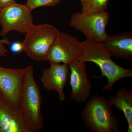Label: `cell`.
<instances>
[{
	"label": "cell",
	"mask_w": 132,
	"mask_h": 132,
	"mask_svg": "<svg viewBox=\"0 0 132 132\" xmlns=\"http://www.w3.org/2000/svg\"><path fill=\"white\" fill-rule=\"evenodd\" d=\"M25 73L19 110V115L29 132H39L44 120L41 111L42 98L34 76V68L29 65Z\"/></svg>",
	"instance_id": "cell-1"
},
{
	"label": "cell",
	"mask_w": 132,
	"mask_h": 132,
	"mask_svg": "<svg viewBox=\"0 0 132 132\" xmlns=\"http://www.w3.org/2000/svg\"><path fill=\"white\" fill-rule=\"evenodd\" d=\"M81 45L83 51L80 61L85 63L90 62L96 64L101 72L100 77L105 76L107 79V83L103 87L102 90L110 91L118 81L132 78V69L124 68L115 63L102 43L86 39L81 42Z\"/></svg>",
	"instance_id": "cell-2"
},
{
	"label": "cell",
	"mask_w": 132,
	"mask_h": 132,
	"mask_svg": "<svg viewBox=\"0 0 132 132\" xmlns=\"http://www.w3.org/2000/svg\"><path fill=\"white\" fill-rule=\"evenodd\" d=\"M109 101L101 95L93 96L87 102L81 116L90 132H120V123L114 114Z\"/></svg>",
	"instance_id": "cell-3"
},
{
	"label": "cell",
	"mask_w": 132,
	"mask_h": 132,
	"mask_svg": "<svg viewBox=\"0 0 132 132\" xmlns=\"http://www.w3.org/2000/svg\"><path fill=\"white\" fill-rule=\"evenodd\" d=\"M60 32L55 26L44 24L35 25L26 34L24 51L33 60L47 61L50 50Z\"/></svg>",
	"instance_id": "cell-4"
},
{
	"label": "cell",
	"mask_w": 132,
	"mask_h": 132,
	"mask_svg": "<svg viewBox=\"0 0 132 132\" xmlns=\"http://www.w3.org/2000/svg\"><path fill=\"white\" fill-rule=\"evenodd\" d=\"M110 16L106 10L92 14L74 13L70 18V26L82 33L86 39L102 43L108 36L106 27Z\"/></svg>",
	"instance_id": "cell-5"
},
{
	"label": "cell",
	"mask_w": 132,
	"mask_h": 132,
	"mask_svg": "<svg viewBox=\"0 0 132 132\" xmlns=\"http://www.w3.org/2000/svg\"><path fill=\"white\" fill-rule=\"evenodd\" d=\"M31 12L26 5L16 3L0 10L1 36L12 31L26 34L30 31L35 25Z\"/></svg>",
	"instance_id": "cell-6"
},
{
	"label": "cell",
	"mask_w": 132,
	"mask_h": 132,
	"mask_svg": "<svg viewBox=\"0 0 132 132\" xmlns=\"http://www.w3.org/2000/svg\"><path fill=\"white\" fill-rule=\"evenodd\" d=\"M82 51L81 42L75 37L60 32L50 50L47 61L70 65L80 61Z\"/></svg>",
	"instance_id": "cell-7"
},
{
	"label": "cell",
	"mask_w": 132,
	"mask_h": 132,
	"mask_svg": "<svg viewBox=\"0 0 132 132\" xmlns=\"http://www.w3.org/2000/svg\"><path fill=\"white\" fill-rule=\"evenodd\" d=\"M25 73V68L0 66V93L8 105L18 112Z\"/></svg>",
	"instance_id": "cell-8"
},
{
	"label": "cell",
	"mask_w": 132,
	"mask_h": 132,
	"mask_svg": "<svg viewBox=\"0 0 132 132\" xmlns=\"http://www.w3.org/2000/svg\"><path fill=\"white\" fill-rule=\"evenodd\" d=\"M69 67L71 98L76 102L84 103L90 97L93 87L88 79L86 64L79 61Z\"/></svg>",
	"instance_id": "cell-9"
},
{
	"label": "cell",
	"mask_w": 132,
	"mask_h": 132,
	"mask_svg": "<svg viewBox=\"0 0 132 132\" xmlns=\"http://www.w3.org/2000/svg\"><path fill=\"white\" fill-rule=\"evenodd\" d=\"M50 64L49 68H45L43 71L41 81L47 91H56L59 101L63 102L66 98L64 89L69 75V65L57 63Z\"/></svg>",
	"instance_id": "cell-10"
},
{
	"label": "cell",
	"mask_w": 132,
	"mask_h": 132,
	"mask_svg": "<svg viewBox=\"0 0 132 132\" xmlns=\"http://www.w3.org/2000/svg\"><path fill=\"white\" fill-rule=\"evenodd\" d=\"M102 44L111 56L126 61H132V33L131 32L108 35Z\"/></svg>",
	"instance_id": "cell-11"
},
{
	"label": "cell",
	"mask_w": 132,
	"mask_h": 132,
	"mask_svg": "<svg viewBox=\"0 0 132 132\" xmlns=\"http://www.w3.org/2000/svg\"><path fill=\"white\" fill-rule=\"evenodd\" d=\"M0 132H29L19 112L8 105L0 95Z\"/></svg>",
	"instance_id": "cell-12"
},
{
	"label": "cell",
	"mask_w": 132,
	"mask_h": 132,
	"mask_svg": "<svg viewBox=\"0 0 132 132\" xmlns=\"http://www.w3.org/2000/svg\"><path fill=\"white\" fill-rule=\"evenodd\" d=\"M109 101L112 106L123 112L128 125L127 132H132V89L128 91L121 87L116 94L110 97Z\"/></svg>",
	"instance_id": "cell-13"
},
{
	"label": "cell",
	"mask_w": 132,
	"mask_h": 132,
	"mask_svg": "<svg viewBox=\"0 0 132 132\" xmlns=\"http://www.w3.org/2000/svg\"><path fill=\"white\" fill-rule=\"evenodd\" d=\"M81 12L92 14L105 11L108 7L109 0H80Z\"/></svg>",
	"instance_id": "cell-14"
},
{
	"label": "cell",
	"mask_w": 132,
	"mask_h": 132,
	"mask_svg": "<svg viewBox=\"0 0 132 132\" xmlns=\"http://www.w3.org/2000/svg\"><path fill=\"white\" fill-rule=\"evenodd\" d=\"M61 0H27L25 5L31 12L37 8L43 6L55 7Z\"/></svg>",
	"instance_id": "cell-15"
},
{
	"label": "cell",
	"mask_w": 132,
	"mask_h": 132,
	"mask_svg": "<svg viewBox=\"0 0 132 132\" xmlns=\"http://www.w3.org/2000/svg\"><path fill=\"white\" fill-rule=\"evenodd\" d=\"M12 43L7 37L0 39V57H5L7 56L8 51L4 45H10Z\"/></svg>",
	"instance_id": "cell-16"
},
{
	"label": "cell",
	"mask_w": 132,
	"mask_h": 132,
	"mask_svg": "<svg viewBox=\"0 0 132 132\" xmlns=\"http://www.w3.org/2000/svg\"><path fill=\"white\" fill-rule=\"evenodd\" d=\"M10 50L14 53H20L24 51L23 44L19 42H14L11 44Z\"/></svg>",
	"instance_id": "cell-17"
},
{
	"label": "cell",
	"mask_w": 132,
	"mask_h": 132,
	"mask_svg": "<svg viewBox=\"0 0 132 132\" xmlns=\"http://www.w3.org/2000/svg\"><path fill=\"white\" fill-rule=\"evenodd\" d=\"M15 3V0H0V10Z\"/></svg>",
	"instance_id": "cell-18"
},
{
	"label": "cell",
	"mask_w": 132,
	"mask_h": 132,
	"mask_svg": "<svg viewBox=\"0 0 132 132\" xmlns=\"http://www.w3.org/2000/svg\"><path fill=\"white\" fill-rule=\"evenodd\" d=\"M1 93H0V95H1Z\"/></svg>",
	"instance_id": "cell-19"
}]
</instances>
